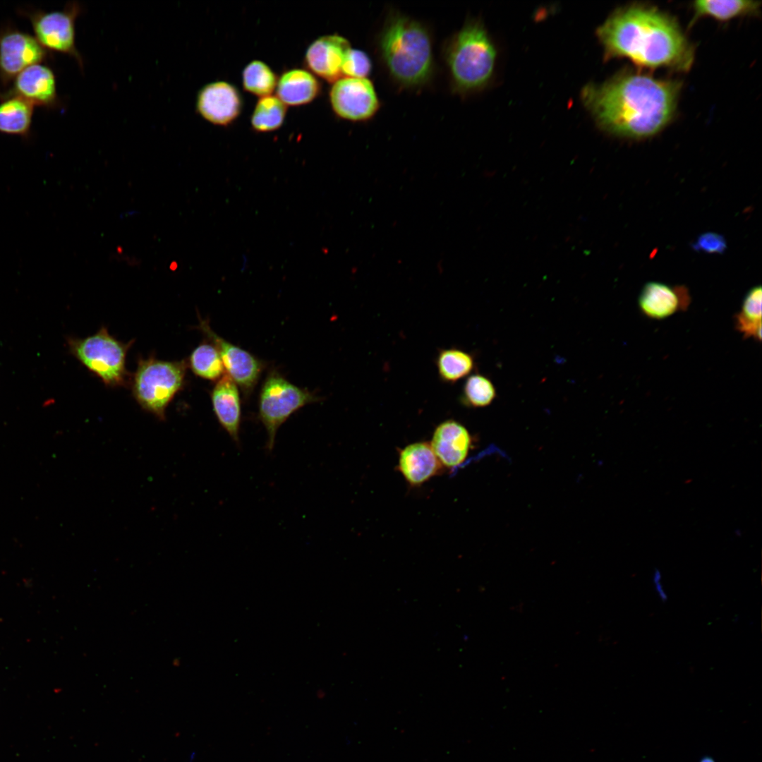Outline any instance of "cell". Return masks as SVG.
<instances>
[{"label": "cell", "instance_id": "1", "mask_svg": "<svg viewBox=\"0 0 762 762\" xmlns=\"http://www.w3.org/2000/svg\"><path fill=\"white\" fill-rule=\"evenodd\" d=\"M682 83L632 71L617 73L603 83H589L581 100L598 127L620 138L653 136L673 119Z\"/></svg>", "mask_w": 762, "mask_h": 762}, {"label": "cell", "instance_id": "2", "mask_svg": "<svg viewBox=\"0 0 762 762\" xmlns=\"http://www.w3.org/2000/svg\"><path fill=\"white\" fill-rule=\"evenodd\" d=\"M596 35L606 59L626 58L639 68L688 71L694 46L676 19L655 6L631 4L617 9Z\"/></svg>", "mask_w": 762, "mask_h": 762}, {"label": "cell", "instance_id": "3", "mask_svg": "<svg viewBox=\"0 0 762 762\" xmlns=\"http://www.w3.org/2000/svg\"><path fill=\"white\" fill-rule=\"evenodd\" d=\"M375 47L382 67L399 89L420 90L433 80V37L423 23L390 11L377 35Z\"/></svg>", "mask_w": 762, "mask_h": 762}, {"label": "cell", "instance_id": "4", "mask_svg": "<svg viewBox=\"0 0 762 762\" xmlns=\"http://www.w3.org/2000/svg\"><path fill=\"white\" fill-rule=\"evenodd\" d=\"M452 90L466 96L483 90L495 72L497 49L483 23L469 19L443 45Z\"/></svg>", "mask_w": 762, "mask_h": 762}, {"label": "cell", "instance_id": "5", "mask_svg": "<svg viewBox=\"0 0 762 762\" xmlns=\"http://www.w3.org/2000/svg\"><path fill=\"white\" fill-rule=\"evenodd\" d=\"M186 367L184 361L140 360L132 383L135 400L147 412L164 419L167 407L183 385Z\"/></svg>", "mask_w": 762, "mask_h": 762}, {"label": "cell", "instance_id": "6", "mask_svg": "<svg viewBox=\"0 0 762 762\" xmlns=\"http://www.w3.org/2000/svg\"><path fill=\"white\" fill-rule=\"evenodd\" d=\"M320 399L308 389L291 383L277 370H271L262 385L258 400V418L267 433V450L272 451L279 427L293 413Z\"/></svg>", "mask_w": 762, "mask_h": 762}, {"label": "cell", "instance_id": "7", "mask_svg": "<svg viewBox=\"0 0 762 762\" xmlns=\"http://www.w3.org/2000/svg\"><path fill=\"white\" fill-rule=\"evenodd\" d=\"M130 346V342L124 344L117 340L102 327L89 337L73 341L71 350L79 361L106 385L114 387L126 382V357Z\"/></svg>", "mask_w": 762, "mask_h": 762}, {"label": "cell", "instance_id": "8", "mask_svg": "<svg viewBox=\"0 0 762 762\" xmlns=\"http://www.w3.org/2000/svg\"><path fill=\"white\" fill-rule=\"evenodd\" d=\"M81 11V6L76 1L68 2L61 11L18 10L20 16L29 20L35 39L45 49L73 57L83 69V59L75 44V20Z\"/></svg>", "mask_w": 762, "mask_h": 762}, {"label": "cell", "instance_id": "9", "mask_svg": "<svg viewBox=\"0 0 762 762\" xmlns=\"http://www.w3.org/2000/svg\"><path fill=\"white\" fill-rule=\"evenodd\" d=\"M329 102L338 117L353 122L371 119L380 107L375 86L368 78L337 80L330 89Z\"/></svg>", "mask_w": 762, "mask_h": 762}, {"label": "cell", "instance_id": "10", "mask_svg": "<svg viewBox=\"0 0 762 762\" xmlns=\"http://www.w3.org/2000/svg\"><path fill=\"white\" fill-rule=\"evenodd\" d=\"M35 39L12 25L0 28V80L8 85L24 69L49 56Z\"/></svg>", "mask_w": 762, "mask_h": 762}, {"label": "cell", "instance_id": "11", "mask_svg": "<svg viewBox=\"0 0 762 762\" xmlns=\"http://www.w3.org/2000/svg\"><path fill=\"white\" fill-rule=\"evenodd\" d=\"M198 327L217 348L227 375L238 385L246 397L250 395L264 370V362L218 335L208 321L200 320Z\"/></svg>", "mask_w": 762, "mask_h": 762}, {"label": "cell", "instance_id": "12", "mask_svg": "<svg viewBox=\"0 0 762 762\" xmlns=\"http://www.w3.org/2000/svg\"><path fill=\"white\" fill-rule=\"evenodd\" d=\"M16 97L32 105L47 109L60 106L56 77L46 65L35 64L21 71L12 81L11 87L0 95V99Z\"/></svg>", "mask_w": 762, "mask_h": 762}, {"label": "cell", "instance_id": "13", "mask_svg": "<svg viewBox=\"0 0 762 762\" xmlns=\"http://www.w3.org/2000/svg\"><path fill=\"white\" fill-rule=\"evenodd\" d=\"M242 100L238 91L225 81L207 84L198 93L197 112L214 125L231 123L240 114Z\"/></svg>", "mask_w": 762, "mask_h": 762}, {"label": "cell", "instance_id": "14", "mask_svg": "<svg viewBox=\"0 0 762 762\" xmlns=\"http://www.w3.org/2000/svg\"><path fill=\"white\" fill-rule=\"evenodd\" d=\"M351 49L350 42L343 36L323 35L308 47L305 63L313 73L333 83L344 77L342 68Z\"/></svg>", "mask_w": 762, "mask_h": 762}, {"label": "cell", "instance_id": "15", "mask_svg": "<svg viewBox=\"0 0 762 762\" xmlns=\"http://www.w3.org/2000/svg\"><path fill=\"white\" fill-rule=\"evenodd\" d=\"M429 443L442 467L452 469L466 461L472 446V438L462 424L450 419L435 428Z\"/></svg>", "mask_w": 762, "mask_h": 762}, {"label": "cell", "instance_id": "16", "mask_svg": "<svg viewBox=\"0 0 762 762\" xmlns=\"http://www.w3.org/2000/svg\"><path fill=\"white\" fill-rule=\"evenodd\" d=\"M689 301L687 289L655 282L646 284L639 296V306L643 315L656 320L686 309Z\"/></svg>", "mask_w": 762, "mask_h": 762}, {"label": "cell", "instance_id": "17", "mask_svg": "<svg viewBox=\"0 0 762 762\" xmlns=\"http://www.w3.org/2000/svg\"><path fill=\"white\" fill-rule=\"evenodd\" d=\"M397 468L408 484L420 486L436 475L443 467L427 442H416L399 452Z\"/></svg>", "mask_w": 762, "mask_h": 762}, {"label": "cell", "instance_id": "18", "mask_svg": "<svg viewBox=\"0 0 762 762\" xmlns=\"http://www.w3.org/2000/svg\"><path fill=\"white\" fill-rule=\"evenodd\" d=\"M211 401L214 415L231 439L239 447L241 423V404L236 384L224 375L211 392Z\"/></svg>", "mask_w": 762, "mask_h": 762}, {"label": "cell", "instance_id": "19", "mask_svg": "<svg viewBox=\"0 0 762 762\" xmlns=\"http://www.w3.org/2000/svg\"><path fill=\"white\" fill-rule=\"evenodd\" d=\"M277 97L286 105L298 106L312 102L320 92V84L310 72L294 68L284 73L277 84Z\"/></svg>", "mask_w": 762, "mask_h": 762}, {"label": "cell", "instance_id": "20", "mask_svg": "<svg viewBox=\"0 0 762 762\" xmlns=\"http://www.w3.org/2000/svg\"><path fill=\"white\" fill-rule=\"evenodd\" d=\"M693 20L701 17H710L719 21L756 16L760 11L761 3L745 0H703L693 2Z\"/></svg>", "mask_w": 762, "mask_h": 762}, {"label": "cell", "instance_id": "21", "mask_svg": "<svg viewBox=\"0 0 762 762\" xmlns=\"http://www.w3.org/2000/svg\"><path fill=\"white\" fill-rule=\"evenodd\" d=\"M0 100V133L28 138L30 133L34 106L16 97Z\"/></svg>", "mask_w": 762, "mask_h": 762}, {"label": "cell", "instance_id": "22", "mask_svg": "<svg viewBox=\"0 0 762 762\" xmlns=\"http://www.w3.org/2000/svg\"><path fill=\"white\" fill-rule=\"evenodd\" d=\"M761 287L754 286L746 294L741 310L735 315V327L744 337L761 339Z\"/></svg>", "mask_w": 762, "mask_h": 762}, {"label": "cell", "instance_id": "23", "mask_svg": "<svg viewBox=\"0 0 762 762\" xmlns=\"http://www.w3.org/2000/svg\"><path fill=\"white\" fill-rule=\"evenodd\" d=\"M286 114V105L277 97H260L251 116V126L258 132L277 130L283 124Z\"/></svg>", "mask_w": 762, "mask_h": 762}, {"label": "cell", "instance_id": "24", "mask_svg": "<svg viewBox=\"0 0 762 762\" xmlns=\"http://www.w3.org/2000/svg\"><path fill=\"white\" fill-rule=\"evenodd\" d=\"M188 365L193 373L202 379L214 381L224 375L220 355L212 343L199 344L190 355Z\"/></svg>", "mask_w": 762, "mask_h": 762}, {"label": "cell", "instance_id": "25", "mask_svg": "<svg viewBox=\"0 0 762 762\" xmlns=\"http://www.w3.org/2000/svg\"><path fill=\"white\" fill-rule=\"evenodd\" d=\"M440 377L445 382L453 383L468 375L474 362L468 353L456 349H443L437 358Z\"/></svg>", "mask_w": 762, "mask_h": 762}, {"label": "cell", "instance_id": "26", "mask_svg": "<svg viewBox=\"0 0 762 762\" xmlns=\"http://www.w3.org/2000/svg\"><path fill=\"white\" fill-rule=\"evenodd\" d=\"M242 80L246 91L263 97L270 95L274 90L278 79L274 72L265 63L254 60L244 68Z\"/></svg>", "mask_w": 762, "mask_h": 762}, {"label": "cell", "instance_id": "27", "mask_svg": "<svg viewBox=\"0 0 762 762\" xmlns=\"http://www.w3.org/2000/svg\"><path fill=\"white\" fill-rule=\"evenodd\" d=\"M495 396V389L491 381L481 375L476 374L468 377L465 382L461 401L469 407H485L491 404Z\"/></svg>", "mask_w": 762, "mask_h": 762}, {"label": "cell", "instance_id": "28", "mask_svg": "<svg viewBox=\"0 0 762 762\" xmlns=\"http://www.w3.org/2000/svg\"><path fill=\"white\" fill-rule=\"evenodd\" d=\"M372 67V61L364 51L351 48L343 66V76L367 78L371 73Z\"/></svg>", "mask_w": 762, "mask_h": 762}, {"label": "cell", "instance_id": "29", "mask_svg": "<svg viewBox=\"0 0 762 762\" xmlns=\"http://www.w3.org/2000/svg\"><path fill=\"white\" fill-rule=\"evenodd\" d=\"M691 246L694 250L698 252L722 254L727 249V242L725 238L719 234L706 232L701 234Z\"/></svg>", "mask_w": 762, "mask_h": 762}]
</instances>
